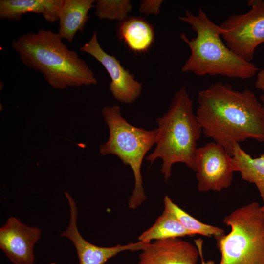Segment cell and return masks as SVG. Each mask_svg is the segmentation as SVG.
<instances>
[{
	"label": "cell",
	"mask_w": 264,
	"mask_h": 264,
	"mask_svg": "<svg viewBox=\"0 0 264 264\" xmlns=\"http://www.w3.org/2000/svg\"><path fill=\"white\" fill-rule=\"evenodd\" d=\"M80 50L93 57L106 69L111 78L109 89L115 99L125 104H131L140 96L141 84L121 65L115 57L108 54L102 49L96 31Z\"/></svg>",
	"instance_id": "obj_9"
},
{
	"label": "cell",
	"mask_w": 264,
	"mask_h": 264,
	"mask_svg": "<svg viewBox=\"0 0 264 264\" xmlns=\"http://www.w3.org/2000/svg\"><path fill=\"white\" fill-rule=\"evenodd\" d=\"M142 251L138 264H197L199 257L195 245L179 238L155 240Z\"/></svg>",
	"instance_id": "obj_12"
},
{
	"label": "cell",
	"mask_w": 264,
	"mask_h": 264,
	"mask_svg": "<svg viewBox=\"0 0 264 264\" xmlns=\"http://www.w3.org/2000/svg\"><path fill=\"white\" fill-rule=\"evenodd\" d=\"M65 194L70 207V220L67 228L61 236L70 239L74 245L79 264H104L109 259L118 253L127 250H142L150 242L139 241L126 245L118 244L112 247H100L87 241L79 233L77 220L78 210L75 201L67 192Z\"/></svg>",
	"instance_id": "obj_10"
},
{
	"label": "cell",
	"mask_w": 264,
	"mask_h": 264,
	"mask_svg": "<svg viewBox=\"0 0 264 264\" xmlns=\"http://www.w3.org/2000/svg\"><path fill=\"white\" fill-rule=\"evenodd\" d=\"M260 99L262 106L264 118V94L260 96Z\"/></svg>",
	"instance_id": "obj_23"
},
{
	"label": "cell",
	"mask_w": 264,
	"mask_h": 264,
	"mask_svg": "<svg viewBox=\"0 0 264 264\" xmlns=\"http://www.w3.org/2000/svg\"><path fill=\"white\" fill-rule=\"evenodd\" d=\"M197 34L189 40L184 33L180 38L189 46L191 54L181 67L184 73L197 76L220 75L228 78L248 79L259 71L257 66L234 53L224 43L220 25L214 23L200 8L197 14L186 10L179 17Z\"/></svg>",
	"instance_id": "obj_3"
},
{
	"label": "cell",
	"mask_w": 264,
	"mask_h": 264,
	"mask_svg": "<svg viewBox=\"0 0 264 264\" xmlns=\"http://www.w3.org/2000/svg\"><path fill=\"white\" fill-rule=\"evenodd\" d=\"M227 234L215 237L221 254L219 264H264V216L253 202L226 215Z\"/></svg>",
	"instance_id": "obj_6"
},
{
	"label": "cell",
	"mask_w": 264,
	"mask_h": 264,
	"mask_svg": "<svg viewBox=\"0 0 264 264\" xmlns=\"http://www.w3.org/2000/svg\"><path fill=\"white\" fill-rule=\"evenodd\" d=\"M164 208L170 211L188 231L195 234L214 237L224 233L221 228L203 223L194 218L175 204L166 195L164 198Z\"/></svg>",
	"instance_id": "obj_17"
},
{
	"label": "cell",
	"mask_w": 264,
	"mask_h": 264,
	"mask_svg": "<svg viewBox=\"0 0 264 264\" xmlns=\"http://www.w3.org/2000/svg\"><path fill=\"white\" fill-rule=\"evenodd\" d=\"M232 156L235 172H240L243 180L254 184L258 189L263 201L261 209L264 216V154L253 158L237 143L234 146Z\"/></svg>",
	"instance_id": "obj_15"
},
{
	"label": "cell",
	"mask_w": 264,
	"mask_h": 264,
	"mask_svg": "<svg viewBox=\"0 0 264 264\" xmlns=\"http://www.w3.org/2000/svg\"><path fill=\"white\" fill-rule=\"evenodd\" d=\"M157 123L156 147L146 160L151 163L158 158L162 160L161 172L165 181L170 178L175 163H184L194 171L197 142L202 131L185 87L176 92L168 111L157 119Z\"/></svg>",
	"instance_id": "obj_4"
},
{
	"label": "cell",
	"mask_w": 264,
	"mask_h": 264,
	"mask_svg": "<svg viewBox=\"0 0 264 264\" xmlns=\"http://www.w3.org/2000/svg\"><path fill=\"white\" fill-rule=\"evenodd\" d=\"M255 86L257 89L264 91V69L258 72Z\"/></svg>",
	"instance_id": "obj_22"
},
{
	"label": "cell",
	"mask_w": 264,
	"mask_h": 264,
	"mask_svg": "<svg viewBox=\"0 0 264 264\" xmlns=\"http://www.w3.org/2000/svg\"><path fill=\"white\" fill-rule=\"evenodd\" d=\"M194 241L195 245L197 247L199 252L201 264H215V262L212 260H209L207 262L205 261L203 254V240L199 238L195 239Z\"/></svg>",
	"instance_id": "obj_21"
},
{
	"label": "cell",
	"mask_w": 264,
	"mask_h": 264,
	"mask_svg": "<svg viewBox=\"0 0 264 264\" xmlns=\"http://www.w3.org/2000/svg\"><path fill=\"white\" fill-rule=\"evenodd\" d=\"M196 116L206 137L232 156L236 144L247 139L264 142L262 106L250 89L234 90L218 82L198 92Z\"/></svg>",
	"instance_id": "obj_1"
},
{
	"label": "cell",
	"mask_w": 264,
	"mask_h": 264,
	"mask_svg": "<svg viewBox=\"0 0 264 264\" xmlns=\"http://www.w3.org/2000/svg\"><path fill=\"white\" fill-rule=\"evenodd\" d=\"M94 0H64L59 17L58 35L69 42L73 41L78 32H82L94 7Z\"/></svg>",
	"instance_id": "obj_13"
},
{
	"label": "cell",
	"mask_w": 264,
	"mask_h": 264,
	"mask_svg": "<svg viewBox=\"0 0 264 264\" xmlns=\"http://www.w3.org/2000/svg\"><path fill=\"white\" fill-rule=\"evenodd\" d=\"M194 235L186 230L170 211L164 208L162 214L154 224L143 232L138 239L139 241L151 242V241L153 240H163Z\"/></svg>",
	"instance_id": "obj_16"
},
{
	"label": "cell",
	"mask_w": 264,
	"mask_h": 264,
	"mask_svg": "<svg viewBox=\"0 0 264 264\" xmlns=\"http://www.w3.org/2000/svg\"><path fill=\"white\" fill-rule=\"evenodd\" d=\"M41 234L38 227L29 226L10 217L0 228V248L14 264H33L34 244Z\"/></svg>",
	"instance_id": "obj_11"
},
{
	"label": "cell",
	"mask_w": 264,
	"mask_h": 264,
	"mask_svg": "<svg viewBox=\"0 0 264 264\" xmlns=\"http://www.w3.org/2000/svg\"><path fill=\"white\" fill-rule=\"evenodd\" d=\"M102 114L108 126L109 136L100 145L99 152L103 155L117 156L124 165H129L132 169L135 184L128 206L130 209H136L147 199L141 168L146 153L155 144L157 128L149 131L131 125L122 116L120 107L117 105L103 107Z\"/></svg>",
	"instance_id": "obj_5"
},
{
	"label": "cell",
	"mask_w": 264,
	"mask_h": 264,
	"mask_svg": "<svg viewBox=\"0 0 264 264\" xmlns=\"http://www.w3.org/2000/svg\"><path fill=\"white\" fill-rule=\"evenodd\" d=\"M95 3L94 14L100 19L122 22L132 10L129 0H97Z\"/></svg>",
	"instance_id": "obj_19"
},
{
	"label": "cell",
	"mask_w": 264,
	"mask_h": 264,
	"mask_svg": "<svg viewBox=\"0 0 264 264\" xmlns=\"http://www.w3.org/2000/svg\"><path fill=\"white\" fill-rule=\"evenodd\" d=\"M62 39L57 33L40 29L21 35L11 45L25 66L41 73L55 89L97 84L88 64Z\"/></svg>",
	"instance_id": "obj_2"
},
{
	"label": "cell",
	"mask_w": 264,
	"mask_h": 264,
	"mask_svg": "<svg viewBox=\"0 0 264 264\" xmlns=\"http://www.w3.org/2000/svg\"><path fill=\"white\" fill-rule=\"evenodd\" d=\"M250 9L228 17L220 25L221 37L227 46L251 62L257 46L264 43V0H249Z\"/></svg>",
	"instance_id": "obj_7"
},
{
	"label": "cell",
	"mask_w": 264,
	"mask_h": 264,
	"mask_svg": "<svg viewBox=\"0 0 264 264\" xmlns=\"http://www.w3.org/2000/svg\"><path fill=\"white\" fill-rule=\"evenodd\" d=\"M194 166L199 191H220L232 183L235 172L232 156L214 141L197 148Z\"/></svg>",
	"instance_id": "obj_8"
},
{
	"label": "cell",
	"mask_w": 264,
	"mask_h": 264,
	"mask_svg": "<svg viewBox=\"0 0 264 264\" xmlns=\"http://www.w3.org/2000/svg\"><path fill=\"white\" fill-rule=\"evenodd\" d=\"M162 0H141L139 11L146 15H158L160 13Z\"/></svg>",
	"instance_id": "obj_20"
},
{
	"label": "cell",
	"mask_w": 264,
	"mask_h": 264,
	"mask_svg": "<svg viewBox=\"0 0 264 264\" xmlns=\"http://www.w3.org/2000/svg\"><path fill=\"white\" fill-rule=\"evenodd\" d=\"M118 38L128 48L135 53L146 52L153 44L154 31L153 26L141 17H128L121 22Z\"/></svg>",
	"instance_id": "obj_14"
},
{
	"label": "cell",
	"mask_w": 264,
	"mask_h": 264,
	"mask_svg": "<svg viewBox=\"0 0 264 264\" xmlns=\"http://www.w3.org/2000/svg\"><path fill=\"white\" fill-rule=\"evenodd\" d=\"M46 0H0V19L19 21L27 13L43 14Z\"/></svg>",
	"instance_id": "obj_18"
}]
</instances>
